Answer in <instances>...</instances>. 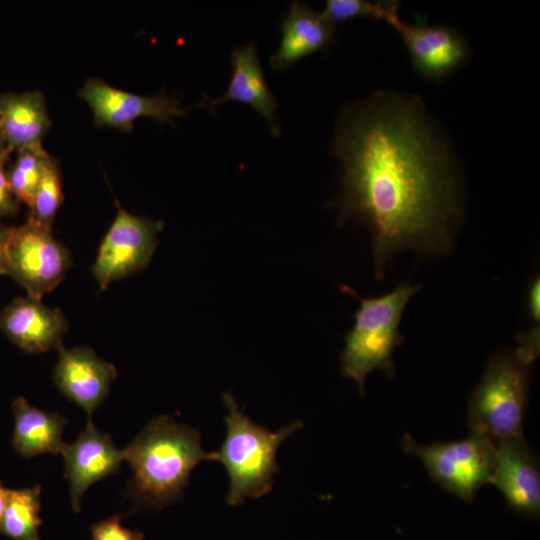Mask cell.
<instances>
[{
    "label": "cell",
    "instance_id": "15",
    "mask_svg": "<svg viewBox=\"0 0 540 540\" xmlns=\"http://www.w3.org/2000/svg\"><path fill=\"white\" fill-rule=\"evenodd\" d=\"M232 75L223 96L215 99L206 96L197 107L214 113L215 109L227 101H236L253 108L267 122L273 135L280 134V124L276 117L278 103L268 87L255 44L236 47L230 56Z\"/></svg>",
    "mask_w": 540,
    "mask_h": 540
},
{
    "label": "cell",
    "instance_id": "20",
    "mask_svg": "<svg viewBox=\"0 0 540 540\" xmlns=\"http://www.w3.org/2000/svg\"><path fill=\"white\" fill-rule=\"evenodd\" d=\"M63 202V183L59 162L48 154L36 188L29 219L52 230L55 215Z\"/></svg>",
    "mask_w": 540,
    "mask_h": 540
},
{
    "label": "cell",
    "instance_id": "28",
    "mask_svg": "<svg viewBox=\"0 0 540 540\" xmlns=\"http://www.w3.org/2000/svg\"><path fill=\"white\" fill-rule=\"evenodd\" d=\"M7 151H10V150L7 149L6 141H5L4 134H3V131H2V127H1V123H0V156L2 154L6 153Z\"/></svg>",
    "mask_w": 540,
    "mask_h": 540
},
{
    "label": "cell",
    "instance_id": "12",
    "mask_svg": "<svg viewBox=\"0 0 540 540\" xmlns=\"http://www.w3.org/2000/svg\"><path fill=\"white\" fill-rule=\"evenodd\" d=\"M64 476L69 482L73 510L78 513L86 490L94 483L118 474L124 458L108 433L98 430L91 420L71 444H66Z\"/></svg>",
    "mask_w": 540,
    "mask_h": 540
},
{
    "label": "cell",
    "instance_id": "17",
    "mask_svg": "<svg viewBox=\"0 0 540 540\" xmlns=\"http://www.w3.org/2000/svg\"><path fill=\"white\" fill-rule=\"evenodd\" d=\"M0 123L11 152L42 145L52 125L40 91L0 94Z\"/></svg>",
    "mask_w": 540,
    "mask_h": 540
},
{
    "label": "cell",
    "instance_id": "5",
    "mask_svg": "<svg viewBox=\"0 0 540 540\" xmlns=\"http://www.w3.org/2000/svg\"><path fill=\"white\" fill-rule=\"evenodd\" d=\"M420 284L399 283L390 292L373 298H363L342 285L345 293L355 296L360 307L354 313V325L345 336L340 356L341 374L356 382L361 396L365 393V379L375 370L394 377V352L404 342L399 327L410 299L420 290Z\"/></svg>",
    "mask_w": 540,
    "mask_h": 540
},
{
    "label": "cell",
    "instance_id": "3",
    "mask_svg": "<svg viewBox=\"0 0 540 540\" xmlns=\"http://www.w3.org/2000/svg\"><path fill=\"white\" fill-rule=\"evenodd\" d=\"M539 328L518 336L515 348L495 352L467 404L470 433L494 441L523 434L531 369L539 354Z\"/></svg>",
    "mask_w": 540,
    "mask_h": 540
},
{
    "label": "cell",
    "instance_id": "18",
    "mask_svg": "<svg viewBox=\"0 0 540 540\" xmlns=\"http://www.w3.org/2000/svg\"><path fill=\"white\" fill-rule=\"evenodd\" d=\"M14 430L12 447L18 455L31 458L42 454L63 453L62 439L68 419L59 412H47L31 406L23 397L12 402Z\"/></svg>",
    "mask_w": 540,
    "mask_h": 540
},
{
    "label": "cell",
    "instance_id": "23",
    "mask_svg": "<svg viewBox=\"0 0 540 540\" xmlns=\"http://www.w3.org/2000/svg\"><path fill=\"white\" fill-rule=\"evenodd\" d=\"M122 515H114L91 526L92 540H143L139 531L125 528L121 524Z\"/></svg>",
    "mask_w": 540,
    "mask_h": 540
},
{
    "label": "cell",
    "instance_id": "16",
    "mask_svg": "<svg viewBox=\"0 0 540 540\" xmlns=\"http://www.w3.org/2000/svg\"><path fill=\"white\" fill-rule=\"evenodd\" d=\"M282 37L270 59L275 71H285L299 60L335 42L333 25L309 5L294 1L280 22Z\"/></svg>",
    "mask_w": 540,
    "mask_h": 540
},
{
    "label": "cell",
    "instance_id": "8",
    "mask_svg": "<svg viewBox=\"0 0 540 540\" xmlns=\"http://www.w3.org/2000/svg\"><path fill=\"white\" fill-rule=\"evenodd\" d=\"M116 216L103 237L92 273L101 291L121 278L144 269L158 244L164 223L140 217L121 207L115 199Z\"/></svg>",
    "mask_w": 540,
    "mask_h": 540
},
{
    "label": "cell",
    "instance_id": "27",
    "mask_svg": "<svg viewBox=\"0 0 540 540\" xmlns=\"http://www.w3.org/2000/svg\"><path fill=\"white\" fill-rule=\"evenodd\" d=\"M8 493H9V489L5 488L2 482L0 481V521H1L2 515L4 513V510L7 504Z\"/></svg>",
    "mask_w": 540,
    "mask_h": 540
},
{
    "label": "cell",
    "instance_id": "14",
    "mask_svg": "<svg viewBox=\"0 0 540 540\" xmlns=\"http://www.w3.org/2000/svg\"><path fill=\"white\" fill-rule=\"evenodd\" d=\"M68 322L58 308L30 297L13 299L0 312V328L26 353H42L62 345Z\"/></svg>",
    "mask_w": 540,
    "mask_h": 540
},
{
    "label": "cell",
    "instance_id": "6",
    "mask_svg": "<svg viewBox=\"0 0 540 540\" xmlns=\"http://www.w3.org/2000/svg\"><path fill=\"white\" fill-rule=\"evenodd\" d=\"M402 447L421 460L433 482L466 503H471L484 485L492 483L496 442L488 436L470 433L460 440L421 445L405 434Z\"/></svg>",
    "mask_w": 540,
    "mask_h": 540
},
{
    "label": "cell",
    "instance_id": "11",
    "mask_svg": "<svg viewBox=\"0 0 540 540\" xmlns=\"http://www.w3.org/2000/svg\"><path fill=\"white\" fill-rule=\"evenodd\" d=\"M496 442L492 478L510 510L525 518L540 514V464L523 434Z\"/></svg>",
    "mask_w": 540,
    "mask_h": 540
},
{
    "label": "cell",
    "instance_id": "22",
    "mask_svg": "<svg viewBox=\"0 0 540 540\" xmlns=\"http://www.w3.org/2000/svg\"><path fill=\"white\" fill-rule=\"evenodd\" d=\"M398 2L365 0H327L323 16L332 24L342 23L355 18H371L384 21L389 12Z\"/></svg>",
    "mask_w": 540,
    "mask_h": 540
},
{
    "label": "cell",
    "instance_id": "9",
    "mask_svg": "<svg viewBox=\"0 0 540 540\" xmlns=\"http://www.w3.org/2000/svg\"><path fill=\"white\" fill-rule=\"evenodd\" d=\"M77 95L88 103L96 126H109L122 132L133 130V122L149 117L160 124H175L176 118L187 115L176 94L161 91L155 96H142L115 88L100 78L87 79Z\"/></svg>",
    "mask_w": 540,
    "mask_h": 540
},
{
    "label": "cell",
    "instance_id": "25",
    "mask_svg": "<svg viewBox=\"0 0 540 540\" xmlns=\"http://www.w3.org/2000/svg\"><path fill=\"white\" fill-rule=\"evenodd\" d=\"M539 295H540V278L535 276L529 283L526 295V310L529 320L533 326H539Z\"/></svg>",
    "mask_w": 540,
    "mask_h": 540
},
{
    "label": "cell",
    "instance_id": "2",
    "mask_svg": "<svg viewBox=\"0 0 540 540\" xmlns=\"http://www.w3.org/2000/svg\"><path fill=\"white\" fill-rule=\"evenodd\" d=\"M123 451L132 470L123 496L133 511H160L180 501L194 468L211 460L200 432L166 415L150 420Z\"/></svg>",
    "mask_w": 540,
    "mask_h": 540
},
{
    "label": "cell",
    "instance_id": "7",
    "mask_svg": "<svg viewBox=\"0 0 540 540\" xmlns=\"http://www.w3.org/2000/svg\"><path fill=\"white\" fill-rule=\"evenodd\" d=\"M72 265L69 250L46 229L31 219L20 226H11L6 275L11 276L28 293L41 301L52 291Z\"/></svg>",
    "mask_w": 540,
    "mask_h": 540
},
{
    "label": "cell",
    "instance_id": "1",
    "mask_svg": "<svg viewBox=\"0 0 540 540\" xmlns=\"http://www.w3.org/2000/svg\"><path fill=\"white\" fill-rule=\"evenodd\" d=\"M332 151L342 164L338 222L365 224L375 278L406 250L448 254L463 215L454 157L415 96L378 91L344 106Z\"/></svg>",
    "mask_w": 540,
    "mask_h": 540
},
{
    "label": "cell",
    "instance_id": "4",
    "mask_svg": "<svg viewBox=\"0 0 540 540\" xmlns=\"http://www.w3.org/2000/svg\"><path fill=\"white\" fill-rule=\"evenodd\" d=\"M222 402L227 410L226 434L219 449L211 452V460L220 462L226 469L229 478L226 502L237 506L247 498H260L272 490L274 476L279 472L277 450L303 423L295 420L272 432L245 415L232 392L223 393Z\"/></svg>",
    "mask_w": 540,
    "mask_h": 540
},
{
    "label": "cell",
    "instance_id": "29",
    "mask_svg": "<svg viewBox=\"0 0 540 540\" xmlns=\"http://www.w3.org/2000/svg\"><path fill=\"white\" fill-rule=\"evenodd\" d=\"M1 275H5V273L2 270H0V276Z\"/></svg>",
    "mask_w": 540,
    "mask_h": 540
},
{
    "label": "cell",
    "instance_id": "10",
    "mask_svg": "<svg viewBox=\"0 0 540 540\" xmlns=\"http://www.w3.org/2000/svg\"><path fill=\"white\" fill-rule=\"evenodd\" d=\"M397 4L384 22L401 36L410 61L424 78L440 81L454 74L470 57V48L459 30L447 25H414L403 21Z\"/></svg>",
    "mask_w": 540,
    "mask_h": 540
},
{
    "label": "cell",
    "instance_id": "24",
    "mask_svg": "<svg viewBox=\"0 0 540 540\" xmlns=\"http://www.w3.org/2000/svg\"><path fill=\"white\" fill-rule=\"evenodd\" d=\"M10 154L11 152L7 151L0 156V216L15 215L19 208V202L12 192L5 167Z\"/></svg>",
    "mask_w": 540,
    "mask_h": 540
},
{
    "label": "cell",
    "instance_id": "19",
    "mask_svg": "<svg viewBox=\"0 0 540 540\" xmlns=\"http://www.w3.org/2000/svg\"><path fill=\"white\" fill-rule=\"evenodd\" d=\"M41 486L9 489L0 533L12 540H40Z\"/></svg>",
    "mask_w": 540,
    "mask_h": 540
},
{
    "label": "cell",
    "instance_id": "13",
    "mask_svg": "<svg viewBox=\"0 0 540 540\" xmlns=\"http://www.w3.org/2000/svg\"><path fill=\"white\" fill-rule=\"evenodd\" d=\"M53 380L59 392L81 407L88 420L106 399L112 382L117 378L115 366L100 358L88 347L58 349Z\"/></svg>",
    "mask_w": 540,
    "mask_h": 540
},
{
    "label": "cell",
    "instance_id": "21",
    "mask_svg": "<svg viewBox=\"0 0 540 540\" xmlns=\"http://www.w3.org/2000/svg\"><path fill=\"white\" fill-rule=\"evenodd\" d=\"M47 155L43 145L17 151V156L7 171L12 192L19 203L31 206Z\"/></svg>",
    "mask_w": 540,
    "mask_h": 540
},
{
    "label": "cell",
    "instance_id": "26",
    "mask_svg": "<svg viewBox=\"0 0 540 540\" xmlns=\"http://www.w3.org/2000/svg\"><path fill=\"white\" fill-rule=\"evenodd\" d=\"M11 226L0 222V270L6 275V253Z\"/></svg>",
    "mask_w": 540,
    "mask_h": 540
}]
</instances>
